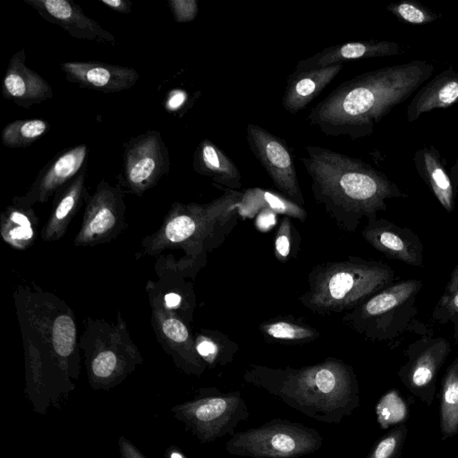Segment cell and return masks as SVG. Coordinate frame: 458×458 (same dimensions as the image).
Masks as SVG:
<instances>
[{
  "mask_svg": "<svg viewBox=\"0 0 458 458\" xmlns=\"http://www.w3.org/2000/svg\"><path fill=\"white\" fill-rule=\"evenodd\" d=\"M243 380L324 423H340L360 405L353 369L335 358L300 369L251 365Z\"/></svg>",
  "mask_w": 458,
  "mask_h": 458,
  "instance_id": "2",
  "label": "cell"
},
{
  "mask_svg": "<svg viewBox=\"0 0 458 458\" xmlns=\"http://www.w3.org/2000/svg\"><path fill=\"white\" fill-rule=\"evenodd\" d=\"M421 287V282L410 279L379 291L357 308L361 318H376L394 311L414 297Z\"/></svg>",
  "mask_w": 458,
  "mask_h": 458,
  "instance_id": "23",
  "label": "cell"
},
{
  "mask_svg": "<svg viewBox=\"0 0 458 458\" xmlns=\"http://www.w3.org/2000/svg\"><path fill=\"white\" fill-rule=\"evenodd\" d=\"M388 266L360 259L328 262L315 267L310 288L301 300L318 314H332L359 307L394 279Z\"/></svg>",
  "mask_w": 458,
  "mask_h": 458,
  "instance_id": "4",
  "label": "cell"
},
{
  "mask_svg": "<svg viewBox=\"0 0 458 458\" xmlns=\"http://www.w3.org/2000/svg\"><path fill=\"white\" fill-rule=\"evenodd\" d=\"M415 168L442 207L452 212L454 208V190L443 159L433 146L419 148L413 157Z\"/></svg>",
  "mask_w": 458,
  "mask_h": 458,
  "instance_id": "22",
  "label": "cell"
},
{
  "mask_svg": "<svg viewBox=\"0 0 458 458\" xmlns=\"http://www.w3.org/2000/svg\"><path fill=\"white\" fill-rule=\"evenodd\" d=\"M386 10L399 21L413 25L431 23L441 17L439 13L434 12L415 0H401L391 3L386 6Z\"/></svg>",
  "mask_w": 458,
  "mask_h": 458,
  "instance_id": "29",
  "label": "cell"
},
{
  "mask_svg": "<svg viewBox=\"0 0 458 458\" xmlns=\"http://www.w3.org/2000/svg\"><path fill=\"white\" fill-rule=\"evenodd\" d=\"M174 416L202 444L235 433L249 418L248 406L239 391L222 393L216 388L200 389L192 400L174 406Z\"/></svg>",
  "mask_w": 458,
  "mask_h": 458,
  "instance_id": "6",
  "label": "cell"
},
{
  "mask_svg": "<svg viewBox=\"0 0 458 458\" xmlns=\"http://www.w3.org/2000/svg\"><path fill=\"white\" fill-rule=\"evenodd\" d=\"M362 235L376 250L388 258L411 266L422 263V245L415 233L385 219L369 218Z\"/></svg>",
  "mask_w": 458,
  "mask_h": 458,
  "instance_id": "16",
  "label": "cell"
},
{
  "mask_svg": "<svg viewBox=\"0 0 458 458\" xmlns=\"http://www.w3.org/2000/svg\"><path fill=\"white\" fill-rule=\"evenodd\" d=\"M36 216L31 207L15 203L2 214V236L6 242L18 249H25L36 237Z\"/></svg>",
  "mask_w": 458,
  "mask_h": 458,
  "instance_id": "24",
  "label": "cell"
},
{
  "mask_svg": "<svg viewBox=\"0 0 458 458\" xmlns=\"http://www.w3.org/2000/svg\"><path fill=\"white\" fill-rule=\"evenodd\" d=\"M121 458H146L140 451L124 437L119 438Z\"/></svg>",
  "mask_w": 458,
  "mask_h": 458,
  "instance_id": "38",
  "label": "cell"
},
{
  "mask_svg": "<svg viewBox=\"0 0 458 458\" xmlns=\"http://www.w3.org/2000/svg\"><path fill=\"white\" fill-rule=\"evenodd\" d=\"M241 213L251 216L253 212L269 209L304 221L306 212L300 205L278 194L259 188L249 189L242 193L237 205Z\"/></svg>",
  "mask_w": 458,
  "mask_h": 458,
  "instance_id": "25",
  "label": "cell"
},
{
  "mask_svg": "<svg viewBox=\"0 0 458 458\" xmlns=\"http://www.w3.org/2000/svg\"><path fill=\"white\" fill-rule=\"evenodd\" d=\"M45 21L55 24L72 37L114 46L115 37L88 17L72 0H23Z\"/></svg>",
  "mask_w": 458,
  "mask_h": 458,
  "instance_id": "13",
  "label": "cell"
},
{
  "mask_svg": "<svg viewBox=\"0 0 458 458\" xmlns=\"http://www.w3.org/2000/svg\"><path fill=\"white\" fill-rule=\"evenodd\" d=\"M165 305L168 309H174L181 303V296L174 293H166L164 297Z\"/></svg>",
  "mask_w": 458,
  "mask_h": 458,
  "instance_id": "42",
  "label": "cell"
},
{
  "mask_svg": "<svg viewBox=\"0 0 458 458\" xmlns=\"http://www.w3.org/2000/svg\"><path fill=\"white\" fill-rule=\"evenodd\" d=\"M276 214L269 209H262L259 213L256 225L260 231L270 229L276 223Z\"/></svg>",
  "mask_w": 458,
  "mask_h": 458,
  "instance_id": "39",
  "label": "cell"
},
{
  "mask_svg": "<svg viewBox=\"0 0 458 458\" xmlns=\"http://www.w3.org/2000/svg\"><path fill=\"white\" fill-rule=\"evenodd\" d=\"M261 329L265 335L276 340L309 341L318 336V332L315 329L286 320L263 324Z\"/></svg>",
  "mask_w": 458,
  "mask_h": 458,
  "instance_id": "31",
  "label": "cell"
},
{
  "mask_svg": "<svg viewBox=\"0 0 458 458\" xmlns=\"http://www.w3.org/2000/svg\"><path fill=\"white\" fill-rule=\"evenodd\" d=\"M433 72L434 66L424 60L365 72L338 85L310 110L307 121L327 136H369Z\"/></svg>",
  "mask_w": 458,
  "mask_h": 458,
  "instance_id": "1",
  "label": "cell"
},
{
  "mask_svg": "<svg viewBox=\"0 0 458 458\" xmlns=\"http://www.w3.org/2000/svg\"><path fill=\"white\" fill-rule=\"evenodd\" d=\"M458 102V72L442 71L416 92L407 108V120L411 123L421 114L438 108H447Z\"/></svg>",
  "mask_w": 458,
  "mask_h": 458,
  "instance_id": "20",
  "label": "cell"
},
{
  "mask_svg": "<svg viewBox=\"0 0 458 458\" xmlns=\"http://www.w3.org/2000/svg\"><path fill=\"white\" fill-rule=\"evenodd\" d=\"M377 421L382 428L404 421L408 417V407L396 390L387 392L377 404Z\"/></svg>",
  "mask_w": 458,
  "mask_h": 458,
  "instance_id": "30",
  "label": "cell"
},
{
  "mask_svg": "<svg viewBox=\"0 0 458 458\" xmlns=\"http://www.w3.org/2000/svg\"><path fill=\"white\" fill-rule=\"evenodd\" d=\"M248 145L277 190L298 205L304 204L293 157L286 142L265 128L248 123Z\"/></svg>",
  "mask_w": 458,
  "mask_h": 458,
  "instance_id": "9",
  "label": "cell"
},
{
  "mask_svg": "<svg viewBox=\"0 0 458 458\" xmlns=\"http://www.w3.org/2000/svg\"><path fill=\"white\" fill-rule=\"evenodd\" d=\"M123 148L118 181L131 193L142 195L168 174L169 153L159 131L148 130L124 142Z\"/></svg>",
  "mask_w": 458,
  "mask_h": 458,
  "instance_id": "7",
  "label": "cell"
},
{
  "mask_svg": "<svg viewBox=\"0 0 458 458\" xmlns=\"http://www.w3.org/2000/svg\"><path fill=\"white\" fill-rule=\"evenodd\" d=\"M124 369L122 354L112 349L104 348L98 352L90 360V380L100 386H107L122 377Z\"/></svg>",
  "mask_w": 458,
  "mask_h": 458,
  "instance_id": "28",
  "label": "cell"
},
{
  "mask_svg": "<svg viewBox=\"0 0 458 458\" xmlns=\"http://www.w3.org/2000/svg\"><path fill=\"white\" fill-rule=\"evenodd\" d=\"M198 354L210 365H225L227 361L220 354L219 346L214 341L208 338H203L196 344Z\"/></svg>",
  "mask_w": 458,
  "mask_h": 458,
  "instance_id": "37",
  "label": "cell"
},
{
  "mask_svg": "<svg viewBox=\"0 0 458 458\" xmlns=\"http://www.w3.org/2000/svg\"><path fill=\"white\" fill-rule=\"evenodd\" d=\"M450 351L444 338L421 339L410 346L408 361L399 369L401 382L427 405L434 400L436 378Z\"/></svg>",
  "mask_w": 458,
  "mask_h": 458,
  "instance_id": "10",
  "label": "cell"
},
{
  "mask_svg": "<svg viewBox=\"0 0 458 458\" xmlns=\"http://www.w3.org/2000/svg\"><path fill=\"white\" fill-rule=\"evenodd\" d=\"M456 313H458V288L441 297L436 306L433 317L437 320L445 322Z\"/></svg>",
  "mask_w": 458,
  "mask_h": 458,
  "instance_id": "36",
  "label": "cell"
},
{
  "mask_svg": "<svg viewBox=\"0 0 458 458\" xmlns=\"http://www.w3.org/2000/svg\"><path fill=\"white\" fill-rule=\"evenodd\" d=\"M49 128L50 124L44 119L15 120L2 130L1 141L7 148H26L45 135Z\"/></svg>",
  "mask_w": 458,
  "mask_h": 458,
  "instance_id": "27",
  "label": "cell"
},
{
  "mask_svg": "<svg viewBox=\"0 0 458 458\" xmlns=\"http://www.w3.org/2000/svg\"><path fill=\"white\" fill-rule=\"evenodd\" d=\"M25 61L24 48L12 55L3 78L1 91L5 99L29 109L33 105L52 98L53 89L40 74L26 66Z\"/></svg>",
  "mask_w": 458,
  "mask_h": 458,
  "instance_id": "15",
  "label": "cell"
},
{
  "mask_svg": "<svg viewBox=\"0 0 458 458\" xmlns=\"http://www.w3.org/2000/svg\"><path fill=\"white\" fill-rule=\"evenodd\" d=\"M81 228L76 245H94L113 235L122 225L125 205L123 191L118 186L101 181L86 200Z\"/></svg>",
  "mask_w": 458,
  "mask_h": 458,
  "instance_id": "11",
  "label": "cell"
},
{
  "mask_svg": "<svg viewBox=\"0 0 458 458\" xmlns=\"http://www.w3.org/2000/svg\"><path fill=\"white\" fill-rule=\"evenodd\" d=\"M440 429L443 438L458 433V355L448 367L441 386Z\"/></svg>",
  "mask_w": 458,
  "mask_h": 458,
  "instance_id": "26",
  "label": "cell"
},
{
  "mask_svg": "<svg viewBox=\"0 0 458 458\" xmlns=\"http://www.w3.org/2000/svg\"><path fill=\"white\" fill-rule=\"evenodd\" d=\"M164 335L175 344H183L190 342V335L186 326L178 318L166 317L161 321Z\"/></svg>",
  "mask_w": 458,
  "mask_h": 458,
  "instance_id": "34",
  "label": "cell"
},
{
  "mask_svg": "<svg viewBox=\"0 0 458 458\" xmlns=\"http://www.w3.org/2000/svg\"><path fill=\"white\" fill-rule=\"evenodd\" d=\"M458 288V264L451 274L450 280L446 286V293H450Z\"/></svg>",
  "mask_w": 458,
  "mask_h": 458,
  "instance_id": "43",
  "label": "cell"
},
{
  "mask_svg": "<svg viewBox=\"0 0 458 458\" xmlns=\"http://www.w3.org/2000/svg\"><path fill=\"white\" fill-rule=\"evenodd\" d=\"M301 157L316 200L338 220L376 217L388 199L403 196L382 172L363 160L319 146H305Z\"/></svg>",
  "mask_w": 458,
  "mask_h": 458,
  "instance_id": "3",
  "label": "cell"
},
{
  "mask_svg": "<svg viewBox=\"0 0 458 458\" xmlns=\"http://www.w3.org/2000/svg\"><path fill=\"white\" fill-rule=\"evenodd\" d=\"M242 195L230 190L204 205L174 203L161 230L159 242L178 244L199 240L210 233L216 223L227 222L233 217Z\"/></svg>",
  "mask_w": 458,
  "mask_h": 458,
  "instance_id": "8",
  "label": "cell"
},
{
  "mask_svg": "<svg viewBox=\"0 0 458 458\" xmlns=\"http://www.w3.org/2000/svg\"><path fill=\"white\" fill-rule=\"evenodd\" d=\"M407 433L405 424L394 428L375 444L367 458H399Z\"/></svg>",
  "mask_w": 458,
  "mask_h": 458,
  "instance_id": "32",
  "label": "cell"
},
{
  "mask_svg": "<svg viewBox=\"0 0 458 458\" xmlns=\"http://www.w3.org/2000/svg\"><path fill=\"white\" fill-rule=\"evenodd\" d=\"M168 5L178 23L192 21L199 13L197 0H168Z\"/></svg>",
  "mask_w": 458,
  "mask_h": 458,
  "instance_id": "33",
  "label": "cell"
},
{
  "mask_svg": "<svg viewBox=\"0 0 458 458\" xmlns=\"http://www.w3.org/2000/svg\"><path fill=\"white\" fill-rule=\"evenodd\" d=\"M291 250V221L288 216H285L276 235L275 240V253L276 257L281 261L284 262Z\"/></svg>",
  "mask_w": 458,
  "mask_h": 458,
  "instance_id": "35",
  "label": "cell"
},
{
  "mask_svg": "<svg viewBox=\"0 0 458 458\" xmlns=\"http://www.w3.org/2000/svg\"><path fill=\"white\" fill-rule=\"evenodd\" d=\"M184 97V93L179 90L171 92L166 100L165 107L171 110L176 109L183 102Z\"/></svg>",
  "mask_w": 458,
  "mask_h": 458,
  "instance_id": "41",
  "label": "cell"
},
{
  "mask_svg": "<svg viewBox=\"0 0 458 458\" xmlns=\"http://www.w3.org/2000/svg\"><path fill=\"white\" fill-rule=\"evenodd\" d=\"M319 432L300 422L274 419L258 428L235 432L225 443L226 453L250 458H299L322 445Z\"/></svg>",
  "mask_w": 458,
  "mask_h": 458,
  "instance_id": "5",
  "label": "cell"
},
{
  "mask_svg": "<svg viewBox=\"0 0 458 458\" xmlns=\"http://www.w3.org/2000/svg\"><path fill=\"white\" fill-rule=\"evenodd\" d=\"M89 148L81 143L57 153L39 171L28 191L13 199V203L31 207L46 202L88 165Z\"/></svg>",
  "mask_w": 458,
  "mask_h": 458,
  "instance_id": "12",
  "label": "cell"
},
{
  "mask_svg": "<svg viewBox=\"0 0 458 458\" xmlns=\"http://www.w3.org/2000/svg\"><path fill=\"white\" fill-rule=\"evenodd\" d=\"M106 7L123 14H129L131 11L132 3L130 0H98Z\"/></svg>",
  "mask_w": 458,
  "mask_h": 458,
  "instance_id": "40",
  "label": "cell"
},
{
  "mask_svg": "<svg viewBox=\"0 0 458 458\" xmlns=\"http://www.w3.org/2000/svg\"><path fill=\"white\" fill-rule=\"evenodd\" d=\"M165 458H186V456L179 448L170 446L165 452Z\"/></svg>",
  "mask_w": 458,
  "mask_h": 458,
  "instance_id": "44",
  "label": "cell"
},
{
  "mask_svg": "<svg viewBox=\"0 0 458 458\" xmlns=\"http://www.w3.org/2000/svg\"><path fill=\"white\" fill-rule=\"evenodd\" d=\"M401 51L400 46L394 41H349L327 47L310 57L299 61L294 72L319 69L350 60L392 56L400 54Z\"/></svg>",
  "mask_w": 458,
  "mask_h": 458,
  "instance_id": "17",
  "label": "cell"
},
{
  "mask_svg": "<svg viewBox=\"0 0 458 458\" xmlns=\"http://www.w3.org/2000/svg\"><path fill=\"white\" fill-rule=\"evenodd\" d=\"M60 68L67 81L104 93L129 89L140 78L138 72L131 67L97 61L64 62L60 64Z\"/></svg>",
  "mask_w": 458,
  "mask_h": 458,
  "instance_id": "14",
  "label": "cell"
},
{
  "mask_svg": "<svg viewBox=\"0 0 458 458\" xmlns=\"http://www.w3.org/2000/svg\"><path fill=\"white\" fill-rule=\"evenodd\" d=\"M193 170L210 177L216 183L231 190L242 187V174L233 161L213 141L203 139L193 154Z\"/></svg>",
  "mask_w": 458,
  "mask_h": 458,
  "instance_id": "21",
  "label": "cell"
},
{
  "mask_svg": "<svg viewBox=\"0 0 458 458\" xmlns=\"http://www.w3.org/2000/svg\"><path fill=\"white\" fill-rule=\"evenodd\" d=\"M87 171L88 165L55 194L53 211L42 230L44 241L59 240L82 203L88 199Z\"/></svg>",
  "mask_w": 458,
  "mask_h": 458,
  "instance_id": "19",
  "label": "cell"
},
{
  "mask_svg": "<svg viewBox=\"0 0 458 458\" xmlns=\"http://www.w3.org/2000/svg\"><path fill=\"white\" fill-rule=\"evenodd\" d=\"M344 67L337 64L319 69L294 72L288 76L282 98L284 110L295 114L306 108L336 77Z\"/></svg>",
  "mask_w": 458,
  "mask_h": 458,
  "instance_id": "18",
  "label": "cell"
}]
</instances>
